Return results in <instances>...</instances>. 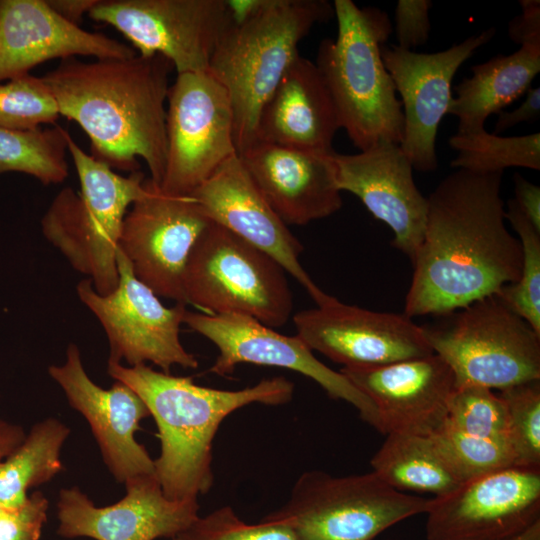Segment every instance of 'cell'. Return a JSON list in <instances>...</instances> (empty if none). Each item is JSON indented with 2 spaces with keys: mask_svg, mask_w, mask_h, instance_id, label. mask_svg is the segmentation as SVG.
<instances>
[{
  "mask_svg": "<svg viewBox=\"0 0 540 540\" xmlns=\"http://www.w3.org/2000/svg\"><path fill=\"white\" fill-rule=\"evenodd\" d=\"M502 178L456 169L427 197L405 315L444 316L518 280L522 248L505 222Z\"/></svg>",
  "mask_w": 540,
  "mask_h": 540,
  "instance_id": "cell-1",
  "label": "cell"
},
{
  "mask_svg": "<svg viewBox=\"0 0 540 540\" xmlns=\"http://www.w3.org/2000/svg\"><path fill=\"white\" fill-rule=\"evenodd\" d=\"M172 64L161 55L83 62L63 59L41 76L60 116L88 135L91 156L111 169L139 171L146 163L160 186L166 164V109Z\"/></svg>",
  "mask_w": 540,
  "mask_h": 540,
  "instance_id": "cell-2",
  "label": "cell"
},
{
  "mask_svg": "<svg viewBox=\"0 0 540 540\" xmlns=\"http://www.w3.org/2000/svg\"><path fill=\"white\" fill-rule=\"evenodd\" d=\"M107 373L136 392L154 418L161 445L154 460L155 477L164 495L176 501L198 500L211 488L212 444L228 415L252 403L285 404L294 392L293 383L284 377L221 390L146 364L130 367L108 360Z\"/></svg>",
  "mask_w": 540,
  "mask_h": 540,
  "instance_id": "cell-3",
  "label": "cell"
},
{
  "mask_svg": "<svg viewBox=\"0 0 540 540\" xmlns=\"http://www.w3.org/2000/svg\"><path fill=\"white\" fill-rule=\"evenodd\" d=\"M336 39L319 46L316 66L334 103L340 128L360 151L379 141L401 144L402 104L382 60V48L392 33L388 14L376 7H358L335 0Z\"/></svg>",
  "mask_w": 540,
  "mask_h": 540,
  "instance_id": "cell-4",
  "label": "cell"
},
{
  "mask_svg": "<svg viewBox=\"0 0 540 540\" xmlns=\"http://www.w3.org/2000/svg\"><path fill=\"white\" fill-rule=\"evenodd\" d=\"M332 17L333 5L326 0H264L223 33L208 71L230 97L238 155L256 143L261 110L300 54V41Z\"/></svg>",
  "mask_w": 540,
  "mask_h": 540,
  "instance_id": "cell-5",
  "label": "cell"
},
{
  "mask_svg": "<svg viewBox=\"0 0 540 540\" xmlns=\"http://www.w3.org/2000/svg\"><path fill=\"white\" fill-rule=\"evenodd\" d=\"M80 192L63 188L41 219L45 239L87 276L95 291L112 293L119 281L117 250L129 207L147 192L141 171L123 176L87 154L69 135L67 148Z\"/></svg>",
  "mask_w": 540,
  "mask_h": 540,
  "instance_id": "cell-6",
  "label": "cell"
},
{
  "mask_svg": "<svg viewBox=\"0 0 540 540\" xmlns=\"http://www.w3.org/2000/svg\"><path fill=\"white\" fill-rule=\"evenodd\" d=\"M184 292L202 313L245 315L271 328L286 324L293 308L283 267L212 221L189 256Z\"/></svg>",
  "mask_w": 540,
  "mask_h": 540,
  "instance_id": "cell-7",
  "label": "cell"
},
{
  "mask_svg": "<svg viewBox=\"0 0 540 540\" xmlns=\"http://www.w3.org/2000/svg\"><path fill=\"white\" fill-rule=\"evenodd\" d=\"M422 326L433 353L450 367L455 388L503 390L540 380V335L495 294Z\"/></svg>",
  "mask_w": 540,
  "mask_h": 540,
  "instance_id": "cell-8",
  "label": "cell"
},
{
  "mask_svg": "<svg viewBox=\"0 0 540 540\" xmlns=\"http://www.w3.org/2000/svg\"><path fill=\"white\" fill-rule=\"evenodd\" d=\"M430 500L397 491L372 471L338 477L314 470L303 473L287 503L266 517L288 525L300 540H374L426 513Z\"/></svg>",
  "mask_w": 540,
  "mask_h": 540,
  "instance_id": "cell-9",
  "label": "cell"
},
{
  "mask_svg": "<svg viewBox=\"0 0 540 540\" xmlns=\"http://www.w3.org/2000/svg\"><path fill=\"white\" fill-rule=\"evenodd\" d=\"M234 125L230 97L209 71L177 74L167 96V153L160 190L189 196L238 155Z\"/></svg>",
  "mask_w": 540,
  "mask_h": 540,
  "instance_id": "cell-10",
  "label": "cell"
},
{
  "mask_svg": "<svg viewBox=\"0 0 540 540\" xmlns=\"http://www.w3.org/2000/svg\"><path fill=\"white\" fill-rule=\"evenodd\" d=\"M117 266L119 281L110 294L97 293L87 278L76 285L79 300L104 329L109 344L108 360L124 361L130 367L150 362L166 373L173 366L197 368L198 360L180 340L186 305H163L135 276L119 248Z\"/></svg>",
  "mask_w": 540,
  "mask_h": 540,
  "instance_id": "cell-11",
  "label": "cell"
},
{
  "mask_svg": "<svg viewBox=\"0 0 540 540\" xmlns=\"http://www.w3.org/2000/svg\"><path fill=\"white\" fill-rule=\"evenodd\" d=\"M88 16L121 32L139 54L161 55L177 71H208L232 23L227 0H98Z\"/></svg>",
  "mask_w": 540,
  "mask_h": 540,
  "instance_id": "cell-12",
  "label": "cell"
},
{
  "mask_svg": "<svg viewBox=\"0 0 540 540\" xmlns=\"http://www.w3.org/2000/svg\"><path fill=\"white\" fill-rule=\"evenodd\" d=\"M210 223L193 197L165 194L148 178L146 194L125 215L119 249L135 276L158 297L186 305V265Z\"/></svg>",
  "mask_w": 540,
  "mask_h": 540,
  "instance_id": "cell-13",
  "label": "cell"
},
{
  "mask_svg": "<svg viewBox=\"0 0 540 540\" xmlns=\"http://www.w3.org/2000/svg\"><path fill=\"white\" fill-rule=\"evenodd\" d=\"M428 540H512L540 522V468L510 466L433 497Z\"/></svg>",
  "mask_w": 540,
  "mask_h": 540,
  "instance_id": "cell-14",
  "label": "cell"
},
{
  "mask_svg": "<svg viewBox=\"0 0 540 540\" xmlns=\"http://www.w3.org/2000/svg\"><path fill=\"white\" fill-rule=\"evenodd\" d=\"M183 322L218 348V357L210 369L213 373L231 374L241 363L296 371L314 380L330 398L354 406L363 421L382 433L373 402L340 371L319 361L297 334L286 336L252 317L232 313L206 314L187 310Z\"/></svg>",
  "mask_w": 540,
  "mask_h": 540,
  "instance_id": "cell-15",
  "label": "cell"
},
{
  "mask_svg": "<svg viewBox=\"0 0 540 540\" xmlns=\"http://www.w3.org/2000/svg\"><path fill=\"white\" fill-rule=\"evenodd\" d=\"M495 33L491 27L434 53L383 46V63L401 96L404 134L400 147L413 169L423 173L437 169L436 136L453 99L454 75Z\"/></svg>",
  "mask_w": 540,
  "mask_h": 540,
  "instance_id": "cell-16",
  "label": "cell"
},
{
  "mask_svg": "<svg viewBox=\"0 0 540 540\" xmlns=\"http://www.w3.org/2000/svg\"><path fill=\"white\" fill-rule=\"evenodd\" d=\"M297 335L343 367L378 366L433 354L423 327L403 314L377 312L332 297L293 317Z\"/></svg>",
  "mask_w": 540,
  "mask_h": 540,
  "instance_id": "cell-17",
  "label": "cell"
},
{
  "mask_svg": "<svg viewBox=\"0 0 540 540\" xmlns=\"http://www.w3.org/2000/svg\"><path fill=\"white\" fill-rule=\"evenodd\" d=\"M48 374L70 406L88 422L109 472L119 483L155 474L154 460L135 437L140 422L150 416L143 400L126 384L114 380L102 388L87 374L75 343L67 346L62 364Z\"/></svg>",
  "mask_w": 540,
  "mask_h": 540,
  "instance_id": "cell-18",
  "label": "cell"
},
{
  "mask_svg": "<svg viewBox=\"0 0 540 540\" xmlns=\"http://www.w3.org/2000/svg\"><path fill=\"white\" fill-rule=\"evenodd\" d=\"M125 484L124 497L97 507L78 487L63 488L57 501L58 535L94 540L173 539L198 516V500L167 498L155 474Z\"/></svg>",
  "mask_w": 540,
  "mask_h": 540,
  "instance_id": "cell-19",
  "label": "cell"
},
{
  "mask_svg": "<svg viewBox=\"0 0 540 540\" xmlns=\"http://www.w3.org/2000/svg\"><path fill=\"white\" fill-rule=\"evenodd\" d=\"M189 196L214 223L262 250L276 260L301 286L317 306L333 296L312 280L299 261L303 246L267 202L234 155Z\"/></svg>",
  "mask_w": 540,
  "mask_h": 540,
  "instance_id": "cell-20",
  "label": "cell"
},
{
  "mask_svg": "<svg viewBox=\"0 0 540 540\" xmlns=\"http://www.w3.org/2000/svg\"><path fill=\"white\" fill-rule=\"evenodd\" d=\"M339 189L357 196L386 223L392 246L412 262L423 240L428 201L417 188L413 167L399 144L379 141L356 154L334 153Z\"/></svg>",
  "mask_w": 540,
  "mask_h": 540,
  "instance_id": "cell-21",
  "label": "cell"
},
{
  "mask_svg": "<svg viewBox=\"0 0 540 540\" xmlns=\"http://www.w3.org/2000/svg\"><path fill=\"white\" fill-rule=\"evenodd\" d=\"M340 372L373 402L383 434L430 436L446 422L455 379L434 353L378 366L342 367Z\"/></svg>",
  "mask_w": 540,
  "mask_h": 540,
  "instance_id": "cell-22",
  "label": "cell"
},
{
  "mask_svg": "<svg viewBox=\"0 0 540 540\" xmlns=\"http://www.w3.org/2000/svg\"><path fill=\"white\" fill-rule=\"evenodd\" d=\"M334 153L257 141L238 156L278 216L305 225L342 207Z\"/></svg>",
  "mask_w": 540,
  "mask_h": 540,
  "instance_id": "cell-23",
  "label": "cell"
},
{
  "mask_svg": "<svg viewBox=\"0 0 540 540\" xmlns=\"http://www.w3.org/2000/svg\"><path fill=\"white\" fill-rule=\"evenodd\" d=\"M135 54L120 41L66 21L45 0H0V83L30 74L32 68L52 59Z\"/></svg>",
  "mask_w": 540,
  "mask_h": 540,
  "instance_id": "cell-24",
  "label": "cell"
},
{
  "mask_svg": "<svg viewBox=\"0 0 540 540\" xmlns=\"http://www.w3.org/2000/svg\"><path fill=\"white\" fill-rule=\"evenodd\" d=\"M339 129L337 112L320 71L315 62L299 54L261 110L256 142L332 151Z\"/></svg>",
  "mask_w": 540,
  "mask_h": 540,
  "instance_id": "cell-25",
  "label": "cell"
},
{
  "mask_svg": "<svg viewBox=\"0 0 540 540\" xmlns=\"http://www.w3.org/2000/svg\"><path fill=\"white\" fill-rule=\"evenodd\" d=\"M454 91L448 114L458 118L457 133L484 128L491 114L503 109L527 92L540 72V49L520 47L509 55L499 54L471 67Z\"/></svg>",
  "mask_w": 540,
  "mask_h": 540,
  "instance_id": "cell-26",
  "label": "cell"
},
{
  "mask_svg": "<svg viewBox=\"0 0 540 540\" xmlns=\"http://www.w3.org/2000/svg\"><path fill=\"white\" fill-rule=\"evenodd\" d=\"M386 435L370 465L390 487L439 497L462 484L430 436L402 432Z\"/></svg>",
  "mask_w": 540,
  "mask_h": 540,
  "instance_id": "cell-27",
  "label": "cell"
},
{
  "mask_svg": "<svg viewBox=\"0 0 540 540\" xmlns=\"http://www.w3.org/2000/svg\"><path fill=\"white\" fill-rule=\"evenodd\" d=\"M70 429L56 418L32 426L23 441L0 461V504L5 509L21 506L28 490L52 480L63 470L61 450Z\"/></svg>",
  "mask_w": 540,
  "mask_h": 540,
  "instance_id": "cell-28",
  "label": "cell"
},
{
  "mask_svg": "<svg viewBox=\"0 0 540 540\" xmlns=\"http://www.w3.org/2000/svg\"><path fill=\"white\" fill-rule=\"evenodd\" d=\"M69 135L60 126L33 130L0 128V175L20 172L44 185L63 182L68 176Z\"/></svg>",
  "mask_w": 540,
  "mask_h": 540,
  "instance_id": "cell-29",
  "label": "cell"
},
{
  "mask_svg": "<svg viewBox=\"0 0 540 540\" xmlns=\"http://www.w3.org/2000/svg\"><path fill=\"white\" fill-rule=\"evenodd\" d=\"M457 151L451 161L454 169L475 173L504 172L509 167L540 170V133L522 136H500L485 129L472 133H455L448 140Z\"/></svg>",
  "mask_w": 540,
  "mask_h": 540,
  "instance_id": "cell-30",
  "label": "cell"
},
{
  "mask_svg": "<svg viewBox=\"0 0 540 540\" xmlns=\"http://www.w3.org/2000/svg\"><path fill=\"white\" fill-rule=\"evenodd\" d=\"M505 218L522 248L521 273L515 283L495 295L540 335V231L525 217L514 199H509Z\"/></svg>",
  "mask_w": 540,
  "mask_h": 540,
  "instance_id": "cell-31",
  "label": "cell"
},
{
  "mask_svg": "<svg viewBox=\"0 0 540 540\" xmlns=\"http://www.w3.org/2000/svg\"><path fill=\"white\" fill-rule=\"evenodd\" d=\"M430 437L462 483L515 466L514 454L505 440L469 435L446 423Z\"/></svg>",
  "mask_w": 540,
  "mask_h": 540,
  "instance_id": "cell-32",
  "label": "cell"
},
{
  "mask_svg": "<svg viewBox=\"0 0 540 540\" xmlns=\"http://www.w3.org/2000/svg\"><path fill=\"white\" fill-rule=\"evenodd\" d=\"M445 423L469 435L508 442L506 404L500 395L484 386L455 388L449 399Z\"/></svg>",
  "mask_w": 540,
  "mask_h": 540,
  "instance_id": "cell-33",
  "label": "cell"
},
{
  "mask_svg": "<svg viewBox=\"0 0 540 540\" xmlns=\"http://www.w3.org/2000/svg\"><path fill=\"white\" fill-rule=\"evenodd\" d=\"M508 416V442L515 466L540 468V380L500 390Z\"/></svg>",
  "mask_w": 540,
  "mask_h": 540,
  "instance_id": "cell-34",
  "label": "cell"
},
{
  "mask_svg": "<svg viewBox=\"0 0 540 540\" xmlns=\"http://www.w3.org/2000/svg\"><path fill=\"white\" fill-rule=\"evenodd\" d=\"M59 117L56 100L41 77L27 74L0 83V128L33 130Z\"/></svg>",
  "mask_w": 540,
  "mask_h": 540,
  "instance_id": "cell-35",
  "label": "cell"
},
{
  "mask_svg": "<svg viewBox=\"0 0 540 540\" xmlns=\"http://www.w3.org/2000/svg\"><path fill=\"white\" fill-rule=\"evenodd\" d=\"M172 540H300L285 523L264 517L257 524L242 521L230 506L198 516Z\"/></svg>",
  "mask_w": 540,
  "mask_h": 540,
  "instance_id": "cell-36",
  "label": "cell"
},
{
  "mask_svg": "<svg viewBox=\"0 0 540 540\" xmlns=\"http://www.w3.org/2000/svg\"><path fill=\"white\" fill-rule=\"evenodd\" d=\"M49 502L36 491L24 504L0 513V540H39L47 519Z\"/></svg>",
  "mask_w": 540,
  "mask_h": 540,
  "instance_id": "cell-37",
  "label": "cell"
},
{
  "mask_svg": "<svg viewBox=\"0 0 540 540\" xmlns=\"http://www.w3.org/2000/svg\"><path fill=\"white\" fill-rule=\"evenodd\" d=\"M430 0H399L395 8V34L397 46L405 50L425 45L431 24Z\"/></svg>",
  "mask_w": 540,
  "mask_h": 540,
  "instance_id": "cell-38",
  "label": "cell"
},
{
  "mask_svg": "<svg viewBox=\"0 0 540 540\" xmlns=\"http://www.w3.org/2000/svg\"><path fill=\"white\" fill-rule=\"evenodd\" d=\"M521 13L510 20L508 36L520 47L540 49V1L520 0Z\"/></svg>",
  "mask_w": 540,
  "mask_h": 540,
  "instance_id": "cell-39",
  "label": "cell"
},
{
  "mask_svg": "<svg viewBox=\"0 0 540 540\" xmlns=\"http://www.w3.org/2000/svg\"><path fill=\"white\" fill-rule=\"evenodd\" d=\"M495 122L494 134L501 133L522 122H533L540 116V88L530 87L522 104L512 111H501Z\"/></svg>",
  "mask_w": 540,
  "mask_h": 540,
  "instance_id": "cell-40",
  "label": "cell"
},
{
  "mask_svg": "<svg viewBox=\"0 0 540 540\" xmlns=\"http://www.w3.org/2000/svg\"><path fill=\"white\" fill-rule=\"evenodd\" d=\"M513 198L525 217L540 231V187L519 173L514 175Z\"/></svg>",
  "mask_w": 540,
  "mask_h": 540,
  "instance_id": "cell-41",
  "label": "cell"
},
{
  "mask_svg": "<svg viewBox=\"0 0 540 540\" xmlns=\"http://www.w3.org/2000/svg\"><path fill=\"white\" fill-rule=\"evenodd\" d=\"M47 5L66 21L79 26L85 14L98 0H45Z\"/></svg>",
  "mask_w": 540,
  "mask_h": 540,
  "instance_id": "cell-42",
  "label": "cell"
},
{
  "mask_svg": "<svg viewBox=\"0 0 540 540\" xmlns=\"http://www.w3.org/2000/svg\"><path fill=\"white\" fill-rule=\"evenodd\" d=\"M24 429L0 417V461L6 458L25 438Z\"/></svg>",
  "mask_w": 540,
  "mask_h": 540,
  "instance_id": "cell-43",
  "label": "cell"
},
{
  "mask_svg": "<svg viewBox=\"0 0 540 540\" xmlns=\"http://www.w3.org/2000/svg\"><path fill=\"white\" fill-rule=\"evenodd\" d=\"M512 540H540V522H537L526 532Z\"/></svg>",
  "mask_w": 540,
  "mask_h": 540,
  "instance_id": "cell-44",
  "label": "cell"
},
{
  "mask_svg": "<svg viewBox=\"0 0 540 540\" xmlns=\"http://www.w3.org/2000/svg\"><path fill=\"white\" fill-rule=\"evenodd\" d=\"M5 508L0 504V513L4 510Z\"/></svg>",
  "mask_w": 540,
  "mask_h": 540,
  "instance_id": "cell-45",
  "label": "cell"
}]
</instances>
